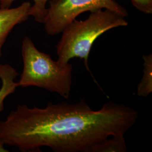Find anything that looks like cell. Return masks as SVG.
Listing matches in <instances>:
<instances>
[{
  "instance_id": "obj_2",
  "label": "cell",
  "mask_w": 152,
  "mask_h": 152,
  "mask_svg": "<svg viewBox=\"0 0 152 152\" xmlns=\"http://www.w3.org/2000/svg\"><path fill=\"white\" fill-rule=\"evenodd\" d=\"M90 13L86 20L75 19L63 29L56 49L57 61L61 64L68 63L75 58L83 60L86 69L95 81L88 63L93 44L104 33L115 28L127 26L128 22L125 16L108 9Z\"/></svg>"
},
{
  "instance_id": "obj_4",
  "label": "cell",
  "mask_w": 152,
  "mask_h": 152,
  "mask_svg": "<svg viewBox=\"0 0 152 152\" xmlns=\"http://www.w3.org/2000/svg\"><path fill=\"white\" fill-rule=\"evenodd\" d=\"M108 9L126 17L128 12L114 0H57L50 1L44 20L45 29L50 36L62 32L82 13Z\"/></svg>"
},
{
  "instance_id": "obj_12",
  "label": "cell",
  "mask_w": 152,
  "mask_h": 152,
  "mask_svg": "<svg viewBox=\"0 0 152 152\" xmlns=\"http://www.w3.org/2000/svg\"><path fill=\"white\" fill-rule=\"evenodd\" d=\"M1 1H2V0H0V2H1Z\"/></svg>"
},
{
  "instance_id": "obj_8",
  "label": "cell",
  "mask_w": 152,
  "mask_h": 152,
  "mask_svg": "<svg viewBox=\"0 0 152 152\" xmlns=\"http://www.w3.org/2000/svg\"><path fill=\"white\" fill-rule=\"evenodd\" d=\"M104 139L94 145L89 152H125L127 151L124 135H117Z\"/></svg>"
},
{
  "instance_id": "obj_11",
  "label": "cell",
  "mask_w": 152,
  "mask_h": 152,
  "mask_svg": "<svg viewBox=\"0 0 152 152\" xmlns=\"http://www.w3.org/2000/svg\"><path fill=\"white\" fill-rule=\"evenodd\" d=\"M4 145L5 144L0 140V152H9V151H7L4 147Z\"/></svg>"
},
{
  "instance_id": "obj_5",
  "label": "cell",
  "mask_w": 152,
  "mask_h": 152,
  "mask_svg": "<svg viewBox=\"0 0 152 152\" xmlns=\"http://www.w3.org/2000/svg\"><path fill=\"white\" fill-rule=\"evenodd\" d=\"M31 5L29 2L26 1L14 8L0 7V58L2 56V47L11 31L30 16Z\"/></svg>"
},
{
  "instance_id": "obj_10",
  "label": "cell",
  "mask_w": 152,
  "mask_h": 152,
  "mask_svg": "<svg viewBox=\"0 0 152 152\" xmlns=\"http://www.w3.org/2000/svg\"><path fill=\"white\" fill-rule=\"evenodd\" d=\"M137 10L145 14H152V0H130Z\"/></svg>"
},
{
  "instance_id": "obj_9",
  "label": "cell",
  "mask_w": 152,
  "mask_h": 152,
  "mask_svg": "<svg viewBox=\"0 0 152 152\" xmlns=\"http://www.w3.org/2000/svg\"><path fill=\"white\" fill-rule=\"evenodd\" d=\"M16 1L17 0H2L0 2L1 7H9ZM55 1L57 0H33L34 4L30 7L29 15L33 16L36 22L43 24L48 10L46 8L47 2Z\"/></svg>"
},
{
  "instance_id": "obj_7",
  "label": "cell",
  "mask_w": 152,
  "mask_h": 152,
  "mask_svg": "<svg viewBox=\"0 0 152 152\" xmlns=\"http://www.w3.org/2000/svg\"><path fill=\"white\" fill-rule=\"evenodd\" d=\"M143 76L137 85V95L147 97L152 92V55H144Z\"/></svg>"
},
{
  "instance_id": "obj_1",
  "label": "cell",
  "mask_w": 152,
  "mask_h": 152,
  "mask_svg": "<svg viewBox=\"0 0 152 152\" xmlns=\"http://www.w3.org/2000/svg\"><path fill=\"white\" fill-rule=\"evenodd\" d=\"M137 118L135 109L112 101L97 110L83 100L49 102L43 108L19 105L0 121V140L22 152L46 147L55 152H89L109 136L124 135Z\"/></svg>"
},
{
  "instance_id": "obj_3",
  "label": "cell",
  "mask_w": 152,
  "mask_h": 152,
  "mask_svg": "<svg viewBox=\"0 0 152 152\" xmlns=\"http://www.w3.org/2000/svg\"><path fill=\"white\" fill-rule=\"evenodd\" d=\"M23 67L18 86L42 88L68 99L70 96L73 65L61 64L50 55L39 51L30 37L26 36L22 44Z\"/></svg>"
},
{
  "instance_id": "obj_6",
  "label": "cell",
  "mask_w": 152,
  "mask_h": 152,
  "mask_svg": "<svg viewBox=\"0 0 152 152\" xmlns=\"http://www.w3.org/2000/svg\"><path fill=\"white\" fill-rule=\"evenodd\" d=\"M18 73L15 68L8 64L0 63V113L4 109V102L6 98L15 91L18 87L15 82Z\"/></svg>"
}]
</instances>
